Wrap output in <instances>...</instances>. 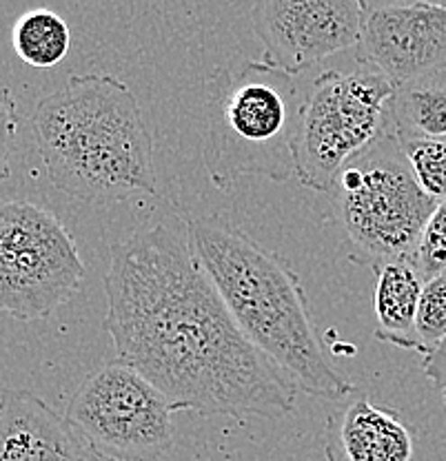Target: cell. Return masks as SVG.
Wrapping results in <instances>:
<instances>
[{"mask_svg": "<svg viewBox=\"0 0 446 461\" xmlns=\"http://www.w3.org/2000/svg\"><path fill=\"white\" fill-rule=\"evenodd\" d=\"M364 5V9H376V7H385V5H406V3H433V5H444L446 0H360Z\"/></svg>", "mask_w": 446, "mask_h": 461, "instance_id": "7402d4cb", "label": "cell"}, {"mask_svg": "<svg viewBox=\"0 0 446 461\" xmlns=\"http://www.w3.org/2000/svg\"><path fill=\"white\" fill-rule=\"evenodd\" d=\"M83 280L78 244L54 211L27 200L0 202V311L41 320L74 297Z\"/></svg>", "mask_w": 446, "mask_h": 461, "instance_id": "52a82bcc", "label": "cell"}, {"mask_svg": "<svg viewBox=\"0 0 446 461\" xmlns=\"http://www.w3.org/2000/svg\"><path fill=\"white\" fill-rule=\"evenodd\" d=\"M367 9L360 0H253L251 27L265 60L291 76L360 42Z\"/></svg>", "mask_w": 446, "mask_h": 461, "instance_id": "9c48e42d", "label": "cell"}, {"mask_svg": "<svg viewBox=\"0 0 446 461\" xmlns=\"http://www.w3.org/2000/svg\"><path fill=\"white\" fill-rule=\"evenodd\" d=\"M189 242L242 333L309 395L340 402L356 384L329 362L296 268L220 215L189 220Z\"/></svg>", "mask_w": 446, "mask_h": 461, "instance_id": "7a4b0ae2", "label": "cell"}, {"mask_svg": "<svg viewBox=\"0 0 446 461\" xmlns=\"http://www.w3.org/2000/svg\"><path fill=\"white\" fill-rule=\"evenodd\" d=\"M356 51L360 65L393 86L446 71V7L406 3L369 9Z\"/></svg>", "mask_w": 446, "mask_h": 461, "instance_id": "30bf717a", "label": "cell"}, {"mask_svg": "<svg viewBox=\"0 0 446 461\" xmlns=\"http://www.w3.org/2000/svg\"><path fill=\"white\" fill-rule=\"evenodd\" d=\"M373 271L378 277L376 295H373L378 320L376 338L380 342L411 350L417 302H420L424 280L411 259L387 262Z\"/></svg>", "mask_w": 446, "mask_h": 461, "instance_id": "4fadbf2b", "label": "cell"}, {"mask_svg": "<svg viewBox=\"0 0 446 461\" xmlns=\"http://www.w3.org/2000/svg\"><path fill=\"white\" fill-rule=\"evenodd\" d=\"M18 58L36 69H51L69 54L71 32L65 18L51 9H32L23 14L12 32Z\"/></svg>", "mask_w": 446, "mask_h": 461, "instance_id": "9a60e30c", "label": "cell"}, {"mask_svg": "<svg viewBox=\"0 0 446 461\" xmlns=\"http://www.w3.org/2000/svg\"><path fill=\"white\" fill-rule=\"evenodd\" d=\"M422 371L442 395L446 406V339L431 355L422 359Z\"/></svg>", "mask_w": 446, "mask_h": 461, "instance_id": "ffe728a7", "label": "cell"}, {"mask_svg": "<svg viewBox=\"0 0 446 461\" xmlns=\"http://www.w3.org/2000/svg\"><path fill=\"white\" fill-rule=\"evenodd\" d=\"M388 122L397 138L446 136V71L396 86Z\"/></svg>", "mask_w": 446, "mask_h": 461, "instance_id": "5bb4252c", "label": "cell"}, {"mask_svg": "<svg viewBox=\"0 0 446 461\" xmlns=\"http://www.w3.org/2000/svg\"><path fill=\"white\" fill-rule=\"evenodd\" d=\"M78 461H124V459H118V457H112V455L100 453V450H96L94 446H89L87 441H85L83 437H80Z\"/></svg>", "mask_w": 446, "mask_h": 461, "instance_id": "44dd1931", "label": "cell"}, {"mask_svg": "<svg viewBox=\"0 0 446 461\" xmlns=\"http://www.w3.org/2000/svg\"><path fill=\"white\" fill-rule=\"evenodd\" d=\"M414 264L424 282L446 271V198L435 204L433 213L422 229Z\"/></svg>", "mask_w": 446, "mask_h": 461, "instance_id": "ac0fdd59", "label": "cell"}, {"mask_svg": "<svg viewBox=\"0 0 446 461\" xmlns=\"http://www.w3.org/2000/svg\"><path fill=\"white\" fill-rule=\"evenodd\" d=\"M105 330L174 411L282 420L297 384L233 320L189 242V220L167 215L114 244Z\"/></svg>", "mask_w": 446, "mask_h": 461, "instance_id": "6da1fadb", "label": "cell"}, {"mask_svg": "<svg viewBox=\"0 0 446 461\" xmlns=\"http://www.w3.org/2000/svg\"><path fill=\"white\" fill-rule=\"evenodd\" d=\"M446 339V271L431 277L422 286L417 302L414 344L411 350L420 355H431Z\"/></svg>", "mask_w": 446, "mask_h": 461, "instance_id": "2e32d148", "label": "cell"}, {"mask_svg": "<svg viewBox=\"0 0 446 461\" xmlns=\"http://www.w3.org/2000/svg\"><path fill=\"white\" fill-rule=\"evenodd\" d=\"M422 189L433 200L446 198V136L397 138Z\"/></svg>", "mask_w": 446, "mask_h": 461, "instance_id": "e0dca14e", "label": "cell"}, {"mask_svg": "<svg viewBox=\"0 0 446 461\" xmlns=\"http://www.w3.org/2000/svg\"><path fill=\"white\" fill-rule=\"evenodd\" d=\"M51 185L87 204L156 195L153 140L132 86L109 74L71 76L33 112Z\"/></svg>", "mask_w": 446, "mask_h": 461, "instance_id": "3957f363", "label": "cell"}, {"mask_svg": "<svg viewBox=\"0 0 446 461\" xmlns=\"http://www.w3.org/2000/svg\"><path fill=\"white\" fill-rule=\"evenodd\" d=\"M18 131V112L12 91L0 85V185L9 177V160H12L14 140Z\"/></svg>", "mask_w": 446, "mask_h": 461, "instance_id": "d6986e66", "label": "cell"}, {"mask_svg": "<svg viewBox=\"0 0 446 461\" xmlns=\"http://www.w3.org/2000/svg\"><path fill=\"white\" fill-rule=\"evenodd\" d=\"M80 435L30 391L0 397V461H78Z\"/></svg>", "mask_w": 446, "mask_h": 461, "instance_id": "8fae6325", "label": "cell"}, {"mask_svg": "<svg viewBox=\"0 0 446 461\" xmlns=\"http://www.w3.org/2000/svg\"><path fill=\"white\" fill-rule=\"evenodd\" d=\"M349 244V259L378 268L411 259L438 200L417 182L405 149L388 127L356 153L331 186Z\"/></svg>", "mask_w": 446, "mask_h": 461, "instance_id": "5b68a950", "label": "cell"}, {"mask_svg": "<svg viewBox=\"0 0 446 461\" xmlns=\"http://www.w3.org/2000/svg\"><path fill=\"white\" fill-rule=\"evenodd\" d=\"M300 104L294 76L271 62L247 60L220 71L205 112L203 165L211 185L229 191L249 176L291 180Z\"/></svg>", "mask_w": 446, "mask_h": 461, "instance_id": "277c9868", "label": "cell"}, {"mask_svg": "<svg viewBox=\"0 0 446 461\" xmlns=\"http://www.w3.org/2000/svg\"><path fill=\"white\" fill-rule=\"evenodd\" d=\"M174 412L145 375L114 359L80 384L65 417L100 453L124 461H162L174 446Z\"/></svg>", "mask_w": 446, "mask_h": 461, "instance_id": "ba28073f", "label": "cell"}, {"mask_svg": "<svg viewBox=\"0 0 446 461\" xmlns=\"http://www.w3.org/2000/svg\"><path fill=\"white\" fill-rule=\"evenodd\" d=\"M414 432L397 412L367 397L329 421V461H414Z\"/></svg>", "mask_w": 446, "mask_h": 461, "instance_id": "7c38bea8", "label": "cell"}, {"mask_svg": "<svg viewBox=\"0 0 446 461\" xmlns=\"http://www.w3.org/2000/svg\"><path fill=\"white\" fill-rule=\"evenodd\" d=\"M396 86L382 74L323 71L302 98L296 127V177L300 185L329 194L338 171L367 149L388 122Z\"/></svg>", "mask_w": 446, "mask_h": 461, "instance_id": "8992f818", "label": "cell"}]
</instances>
